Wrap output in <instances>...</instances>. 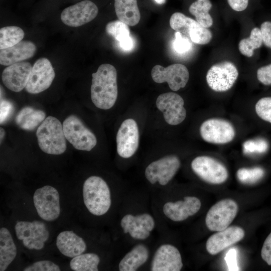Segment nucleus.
I'll list each match as a JSON object with an SVG mask.
<instances>
[{"mask_svg": "<svg viewBox=\"0 0 271 271\" xmlns=\"http://www.w3.org/2000/svg\"><path fill=\"white\" fill-rule=\"evenodd\" d=\"M92 77L90 93L92 102L101 109L111 108L118 95L116 69L109 64H101L97 71L92 74Z\"/></svg>", "mask_w": 271, "mask_h": 271, "instance_id": "nucleus-1", "label": "nucleus"}, {"mask_svg": "<svg viewBox=\"0 0 271 271\" xmlns=\"http://www.w3.org/2000/svg\"><path fill=\"white\" fill-rule=\"evenodd\" d=\"M83 198L87 210L95 216L106 214L111 206L110 189L106 182L99 176H92L85 181Z\"/></svg>", "mask_w": 271, "mask_h": 271, "instance_id": "nucleus-2", "label": "nucleus"}, {"mask_svg": "<svg viewBox=\"0 0 271 271\" xmlns=\"http://www.w3.org/2000/svg\"><path fill=\"white\" fill-rule=\"evenodd\" d=\"M36 136L39 146L44 153L58 155L67 148L63 125L56 117H47L38 126Z\"/></svg>", "mask_w": 271, "mask_h": 271, "instance_id": "nucleus-3", "label": "nucleus"}, {"mask_svg": "<svg viewBox=\"0 0 271 271\" xmlns=\"http://www.w3.org/2000/svg\"><path fill=\"white\" fill-rule=\"evenodd\" d=\"M62 125L66 140L75 149L90 151L96 145L95 134L76 115L68 116Z\"/></svg>", "mask_w": 271, "mask_h": 271, "instance_id": "nucleus-4", "label": "nucleus"}, {"mask_svg": "<svg viewBox=\"0 0 271 271\" xmlns=\"http://www.w3.org/2000/svg\"><path fill=\"white\" fill-rule=\"evenodd\" d=\"M15 230L18 239L30 250L42 249L50 235L45 223L39 220L18 221Z\"/></svg>", "mask_w": 271, "mask_h": 271, "instance_id": "nucleus-5", "label": "nucleus"}, {"mask_svg": "<svg viewBox=\"0 0 271 271\" xmlns=\"http://www.w3.org/2000/svg\"><path fill=\"white\" fill-rule=\"evenodd\" d=\"M33 202L38 214L42 219L52 221L60 216V197L55 188L46 185L37 189L33 195Z\"/></svg>", "mask_w": 271, "mask_h": 271, "instance_id": "nucleus-6", "label": "nucleus"}, {"mask_svg": "<svg viewBox=\"0 0 271 271\" xmlns=\"http://www.w3.org/2000/svg\"><path fill=\"white\" fill-rule=\"evenodd\" d=\"M238 210L237 203L231 199L219 201L208 210L205 224L212 231H219L228 227L236 217Z\"/></svg>", "mask_w": 271, "mask_h": 271, "instance_id": "nucleus-7", "label": "nucleus"}, {"mask_svg": "<svg viewBox=\"0 0 271 271\" xmlns=\"http://www.w3.org/2000/svg\"><path fill=\"white\" fill-rule=\"evenodd\" d=\"M238 71L230 61H223L212 65L208 70L206 79L209 87L216 92H225L233 86Z\"/></svg>", "mask_w": 271, "mask_h": 271, "instance_id": "nucleus-8", "label": "nucleus"}, {"mask_svg": "<svg viewBox=\"0 0 271 271\" xmlns=\"http://www.w3.org/2000/svg\"><path fill=\"white\" fill-rule=\"evenodd\" d=\"M180 166L181 162L177 156H166L148 165L145 175L151 184L158 182L161 186H165L175 176Z\"/></svg>", "mask_w": 271, "mask_h": 271, "instance_id": "nucleus-9", "label": "nucleus"}, {"mask_svg": "<svg viewBox=\"0 0 271 271\" xmlns=\"http://www.w3.org/2000/svg\"><path fill=\"white\" fill-rule=\"evenodd\" d=\"M191 166L193 171L200 179L211 184H222L228 177L226 168L210 157H197L192 161Z\"/></svg>", "mask_w": 271, "mask_h": 271, "instance_id": "nucleus-10", "label": "nucleus"}, {"mask_svg": "<svg viewBox=\"0 0 271 271\" xmlns=\"http://www.w3.org/2000/svg\"><path fill=\"white\" fill-rule=\"evenodd\" d=\"M170 25L172 29L183 33L197 44H207L212 39V33L208 28L181 13L176 12L171 16Z\"/></svg>", "mask_w": 271, "mask_h": 271, "instance_id": "nucleus-11", "label": "nucleus"}, {"mask_svg": "<svg viewBox=\"0 0 271 271\" xmlns=\"http://www.w3.org/2000/svg\"><path fill=\"white\" fill-rule=\"evenodd\" d=\"M157 108L163 113L166 123L176 125L186 118V110L183 98L175 92H166L158 96L156 101Z\"/></svg>", "mask_w": 271, "mask_h": 271, "instance_id": "nucleus-12", "label": "nucleus"}, {"mask_svg": "<svg viewBox=\"0 0 271 271\" xmlns=\"http://www.w3.org/2000/svg\"><path fill=\"white\" fill-rule=\"evenodd\" d=\"M200 133L203 140L206 142L225 144L233 140L235 130L233 126L227 120L210 118L201 124Z\"/></svg>", "mask_w": 271, "mask_h": 271, "instance_id": "nucleus-13", "label": "nucleus"}, {"mask_svg": "<svg viewBox=\"0 0 271 271\" xmlns=\"http://www.w3.org/2000/svg\"><path fill=\"white\" fill-rule=\"evenodd\" d=\"M153 80L156 83L167 82L173 91H178L187 84L189 73L187 67L181 64L176 63L167 67L155 65L151 71Z\"/></svg>", "mask_w": 271, "mask_h": 271, "instance_id": "nucleus-14", "label": "nucleus"}, {"mask_svg": "<svg viewBox=\"0 0 271 271\" xmlns=\"http://www.w3.org/2000/svg\"><path fill=\"white\" fill-rule=\"evenodd\" d=\"M139 138L137 122L132 118L124 120L119 127L116 137L118 155L125 159L132 157L138 149Z\"/></svg>", "mask_w": 271, "mask_h": 271, "instance_id": "nucleus-15", "label": "nucleus"}, {"mask_svg": "<svg viewBox=\"0 0 271 271\" xmlns=\"http://www.w3.org/2000/svg\"><path fill=\"white\" fill-rule=\"evenodd\" d=\"M55 76V71L50 61L47 58H41L32 67L25 89L31 94L42 92L50 86Z\"/></svg>", "mask_w": 271, "mask_h": 271, "instance_id": "nucleus-16", "label": "nucleus"}, {"mask_svg": "<svg viewBox=\"0 0 271 271\" xmlns=\"http://www.w3.org/2000/svg\"><path fill=\"white\" fill-rule=\"evenodd\" d=\"M98 13L96 5L91 1L85 0L64 9L61 20L67 26L78 27L92 21Z\"/></svg>", "mask_w": 271, "mask_h": 271, "instance_id": "nucleus-17", "label": "nucleus"}, {"mask_svg": "<svg viewBox=\"0 0 271 271\" xmlns=\"http://www.w3.org/2000/svg\"><path fill=\"white\" fill-rule=\"evenodd\" d=\"M183 266L178 249L170 244L160 245L155 251L151 262L152 271H179Z\"/></svg>", "mask_w": 271, "mask_h": 271, "instance_id": "nucleus-18", "label": "nucleus"}, {"mask_svg": "<svg viewBox=\"0 0 271 271\" xmlns=\"http://www.w3.org/2000/svg\"><path fill=\"white\" fill-rule=\"evenodd\" d=\"M245 235L244 230L237 226H231L212 234L207 239L206 248L211 255L218 254L223 250L242 240Z\"/></svg>", "mask_w": 271, "mask_h": 271, "instance_id": "nucleus-19", "label": "nucleus"}, {"mask_svg": "<svg viewBox=\"0 0 271 271\" xmlns=\"http://www.w3.org/2000/svg\"><path fill=\"white\" fill-rule=\"evenodd\" d=\"M28 62H20L8 66L2 73V81L5 86L14 92L25 88L32 69Z\"/></svg>", "mask_w": 271, "mask_h": 271, "instance_id": "nucleus-20", "label": "nucleus"}, {"mask_svg": "<svg viewBox=\"0 0 271 271\" xmlns=\"http://www.w3.org/2000/svg\"><path fill=\"white\" fill-rule=\"evenodd\" d=\"M201 206L200 200L194 196H186L184 200L167 202L163 207L164 215L169 219L180 222L197 213Z\"/></svg>", "mask_w": 271, "mask_h": 271, "instance_id": "nucleus-21", "label": "nucleus"}, {"mask_svg": "<svg viewBox=\"0 0 271 271\" xmlns=\"http://www.w3.org/2000/svg\"><path fill=\"white\" fill-rule=\"evenodd\" d=\"M37 51L35 44L30 41H21L17 44L0 51V64L9 66L33 57Z\"/></svg>", "mask_w": 271, "mask_h": 271, "instance_id": "nucleus-22", "label": "nucleus"}, {"mask_svg": "<svg viewBox=\"0 0 271 271\" xmlns=\"http://www.w3.org/2000/svg\"><path fill=\"white\" fill-rule=\"evenodd\" d=\"M56 246L63 255L72 258L84 252L87 247L81 237L69 230L62 231L58 235Z\"/></svg>", "mask_w": 271, "mask_h": 271, "instance_id": "nucleus-23", "label": "nucleus"}, {"mask_svg": "<svg viewBox=\"0 0 271 271\" xmlns=\"http://www.w3.org/2000/svg\"><path fill=\"white\" fill-rule=\"evenodd\" d=\"M149 256V251L144 244L134 246L120 260L118 264L119 271H135L145 264Z\"/></svg>", "mask_w": 271, "mask_h": 271, "instance_id": "nucleus-24", "label": "nucleus"}, {"mask_svg": "<svg viewBox=\"0 0 271 271\" xmlns=\"http://www.w3.org/2000/svg\"><path fill=\"white\" fill-rule=\"evenodd\" d=\"M114 8L119 20L128 26H134L140 20L137 0H114Z\"/></svg>", "mask_w": 271, "mask_h": 271, "instance_id": "nucleus-25", "label": "nucleus"}, {"mask_svg": "<svg viewBox=\"0 0 271 271\" xmlns=\"http://www.w3.org/2000/svg\"><path fill=\"white\" fill-rule=\"evenodd\" d=\"M17 254V247L9 230L0 229V270L7 269Z\"/></svg>", "mask_w": 271, "mask_h": 271, "instance_id": "nucleus-26", "label": "nucleus"}, {"mask_svg": "<svg viewBox=\"0 0 271 271\" xmlns=\"http://www.w3.org/2000/svg\"><path fill=\"white\" fill-rule=\"evenodd\" d=\"M45 116L43 111L27 106L19 111L16 117V122L23 129L32 130L41 124Z\"/></svg>", "mask_w": 271, "mask_h": 271, "instance_id": "nucleus-27", "label": "nucleus"}, {"mask_svg": "<svg viewBox=\"0 0 271 271\" xmlns=\"http://www.w3.org/2000/svg\"><path fill=\"white\" fill-rule=\"evenodd\" d=\"M105 30L109 35L119 42L122 49L129 51L132 49L133 41L127 24L119 20L111 21L106 25Z\"/></svg>", "mask_w": 271, "mask_h": 271, "instance_id": "nucleus-28", "label": "nucleus"}, {"mask_svg": "<svg viewBox=\"0 0 271 271\" xmlns=\"http://www.w3.org/2000/svg\"><path fill=\"white\" fill-rule=\"evenodd\" d=\"M212 7V4L210 0H196L190 6L189 11L195 17L198 23L208 28L213 23L212 18L209 14Z\"/></svg>", "mask_w": 271, "mask_h": 271, "instance_id": "nucleus-29", "label": "nucleus"}, {"mask_svg": "<svg viewBox=\"0 0 271 271\" xmlns=\"http://www.w3.org/2000/svg\"><path fill=\"white\" fill-rule=\"evenodd\" d=\"M100 260L96 253H82L72 258L70 266L74 271H97Z\"/></svg>", "mask_w": 271, "mask_h": 271, "instance_id": "nucleus-30", "label": "nucleus"}, {"mask_svg": "<svg viewBox=\"0 0 271 271\" xmlns=\"http://www.w3.org/2000/svg\"><path fill=\"white\" fill-rule=\"evenodd\" d=\"M263 45L262 36L259 28L254 27L250 32L249 37L240 41L238 44L239 52L244 56L251 57L254 52Z\"/></svg>", "mask_w": 271, "mask_h": 271, "instance_id": "nucleus-31", "label": "nucleus"}, {"mask_svg": "<svg viewBox=\"0 0 271 271\" xmlns=\"http://www.w3.org/2000/svg\"><path fill=\"white\" fill-rule=\"evenodd\" d=\"M24 31L17 26H6L0 29V49L12 47L22 41Z\"/></svg>", "mask_w": 271, "mask_h": 271, "instance_id": "nucleus-32", "label": "nucleus"}, {"mask_svg": "<svg viewBox=\"0 0 271 271\" xmlns=\"http://www.w3.org/2000/svg\"><path fill=\"white\" fill-rule=\"evenodd\" d=\"M264 171L260 167L240 168L236 173L238 180L244 184H253L259 180L263 176Z\"/></svg>", "mask_w": 271, "mask_h": 271, "instance_id": "nucleus-33", "label": "nucleus"}, {"mask_svg": "<svg viewBox=\"0 0 271 271\" xmlns=\"http://www.w3.org/2000/svg\"><path fill=\"white\" fill-rule=\"evenodd\" d=\"M255 110L259 117L271 124V96L260 98L255 105Z\"/></svg>", "mask_w": 271, "mask_h": 271, "instance_id": "nucleus-34", "label": "nucleus"}, {"mask_svg": "<svg viewBox=\"0 0 271 271\" xmlns=\"http://www.w3.org/2000/svg\"><path fill=\"white\" fill-rule=\"evenodd\" d=\"M24 271H60L58 265L48 260H40L26 267Z\"/></svg>", "mask_w": 271, "mask_h": 271, "instance_id": "nucleus-35", "label": "nucleus"}, {"mask_svg": "<svg viewBox=\"0 0 271 271\" xmlns=\"http://www.w3.org/2000/svg\"><path fill=\"white\" fill-rule=\"evenodd\" d=\"M256 76L258 81L263 86H271V61L257 68Z\"/></svg>", "mask_w": 271, "mask_h": 271, "instance_id": "nucleus-36", "label": "nucleus"}, {"mask_svg": "<svg viewBox=\"0 0 271 271\" xmlns=\"http://www.w3.org/2000/svg\"><path fill=\"white\" fill-rule=\"evenodd\" d=\"M175 39L173 42V48L178 53L182 54L188 51L192 44L185 36H183L180 32L177 31L175 34Z\"/></svg>", "mask_w": 271, "mask_h": 271, "instance_id": "nucleus-37", "label": "nucleus"}, {"mask_svg": "<svg viewBox=\"0 0 271 271\" xmlns=\"http://www.w3.org/2000/svg\"><path fill=\"white\" fill-rule=\"evenodd\" d=\"M266 147V143L261 140H248L243 145V152L247 154L263 152Z\"/></svg>", "mask_w": 271, "mask_h": 271, "instance_id": "nucleus-38", "label": "nucleus"}, {"mask_svg": "<svg viewBox=\"0 0 271 271\" xmlns=\"http://www.w3.org/2000/svg\"><path fill=\"white\" fill-rule=\"evenodd\" d=\"M134 222L138 226L142 227L150 232L152 231L155 227L153 217L146 213L134 215Z\"/></svg>", "mask_w": 271, "mask_h": 271, "instance_id": "nucleus-39", "label": "nucleus"}, {"mask_svg": "<svg viewBox=\"0 0 271 271\" xmlns=\"http://www.w3.org/2000/svg\"><path fill=\"white\" fill-rule=\"evenodd\" d=\"M263 44L271 51V19L262 21L259 27Z\"/></svg>", "mask_w": 271, "mask_h": 271, "instance_id": "nucleus-40", "label": "nucleus"}, {"mask_svg": "<svg viewBox=\"0 0 271 271\" xmlns=\"http://www.w3.org/2000/svg\"><path fill=\"white\" fill-rule=\"evenodd\" d=\"M237 250L235 248H230L226 253L224 259L228 270L236 271L240 270L237 263Z\"/></svg>", "mask_w": 271, "mask_h": 271, "instance_id": "nucleus-41", "label": "nucleus"}, {"mask_svg": "<svg viewBox=\"0 0 271 271\" xmlns=\"http://www.w3.org/2000/svg\"><path fill=\"white\" fill-rule=\"evenodd\" d=\"M261 256L268 265H271V232L263 242L261 250Z\"/></svg>", "mask_w": 271, "mask_h": 271, "instance_id": "nucleus-42", "label": "nucleus"}, {"mask_svg": "<svg viewBox=\"0 0 271 271\" xmlns=\"http://www.w3.org/2000/svg\"><path fill=\"white\" fill-rule=\"evenodd\" d=\"M13 110V104L8 100H2L0 104V123L2 124L10 116Z\"/></svg>", "mask_w": 271, "mask_h": 271, "instance_id": "nucleus-43", "label": "nucleus"}, {"mask_svg": "<svg viewBox=\"0 0 271 271\" xmlns=\"http://www.w3.org/2000/svg\"><path fill=\"white\" fill-rule=\"evenodd\" d=\"M232 10L236 12H242L247 8L249 0H227Z\"/></svg>", "mask_w": 271, "mask_h": 271, "instance_id": "nucleus-44", "label": "nucleus"}, {"mask_svg": "<svg viewBox=\"0 0 271 271\" xmlns=\"http://www.w3.org/2000/svg\"><path fill=\"white\" fill-rule=\"evenodd\" d=\"M5 134V131L3 128L1 127V141L4 138Z\"/></svg>", "mask_w": 271, "mask_h": 271, "instance_id": "nucleus-45", "label": "nucleus"}, {"mask_svg": "<svg viewBox=\"0 0 271 271\" xmlns=\"http://www.w3.org/2000/svg\"><path fill=\"white\" fill-rule=\"evenodd\" d=\"M155 1L158 4H163L165 3L166 0H155Z\"/></svg>", "mask_w": 271, "mask_h": 271, "instance_id": "nucleus-46", "label": "nucleus"}]
</instances>
